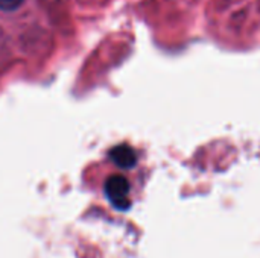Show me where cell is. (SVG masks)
Segmentation results:
<instances>
[{
  "instance_id": "obj_3",
  "label": "cell",
  "mask_w": 260,
  "mask_h": 258,
  "mask_svg": "<svg viewBox=\"0 0 260 258\" xmlns=\"http://www.w3.org/2000/svg\"><path fill=\"white\" fill-rule=\"evenodd\" d=\"M24 0H0L2 11H15L23 5Z\"/></svg>"
},
{
  "instance_id": "obj_1",
  "label": "cell",
  "mask_w": 260,
  "mask_h": 258,
  "mask_svg": "<svg viewBox=\"0 0 260 258\" xmlns=\"http://www.w3.org/2000/svg\"><path fill=\"white\" fill-rule=\"evenodd\" d=\"M129 182L122 175H114L105 182V196L117 210H126L129 207Z\"/></svg>"
},
{
  "instance_id": "obj_2",
  "label": "cell",
  "mask_w": 260,
  "mask_h": 258,
  "mask_svg": "<svg viewBox=\"0 0 260 258\" xmlns=\"http://www.w3.org/2000/svg\"><path fill=\"white\" fill-rule=\"evenodd\" d=\"M110 158L120 169H133L137 163L136 152L128 144H119L113 148L110 152Z\"/></svg>"
}]
</instances>
